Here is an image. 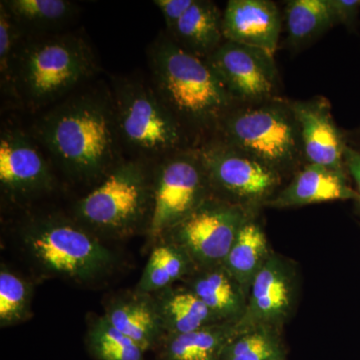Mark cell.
Wrapping results in <instances>:
<instances>
[{"label": "cell", "instance_id": "1", "mask_svg": "<svg viewBox=\"0 0 360 360\" xmlns=\"http://www.w3.org/2000/svg\"><path fill=\"white\" fill-rule=\"evenodd\" d=\"M32 135L68 176L101 181L122 160L115 99L110 89L82 90L44 113Z\"/></svg>", "mask_w": 360, "mask_h": 360}, {"label": "cell", "instance_id": "2", "mask_svg": "<svg viewBox=\"0 0 360 360\" xmlns=\"http://www.w3.org/2000/svg\"><path fill=\"white\" fill-rule=\"evenodd\" d=\"M148 61L151 86L193 146L198 148L212 139L236 103L212 66L184 51L167 32L149 44Z\"/></svg>", "mask_w": 360, "mask_h": 360}, {"label": "cell", "instance_id": "3", "mask_svg": "<svg viewBox=\"0 0 360 360\" xmlns=\"http://www.w3.org/2000/svg\"><path fill=\"white\" fill-rule=\"evenodd\" d=\"M18 236L23 252L45 276L92 283L110 274L117 264L115 253L101 238L73 217L30 215L21 221Z\"/></svg>", "mask_w": 360, "mask_h": 360}, {"label": "cell", "instance_id": "4", "mask_svg": "<svg viewBox=\"0 0 360 360\" xmlns=\"http://www.w3.org/2000/svg\"><path fill=\"white\" fill-rule=\"evenodd\" d=\"M212 139L248 153L284 181L307 165L300 124L290 99L284 96L236 104L220 122Z\"/></svg>", "mask_w": 360, "mask_h": 360}, {"label": "cell", "instance_id": "5", "mask_svg": "<svg viewBox=\"0 0 360 360\" xmlns=\"http://www.w3.org/2000/svg\"><path fill=\"white\" fill-rule=\"evenodd\" d=\"M153 168L146 160H120L77 201L73 219L99 238L146 236L153 210Z\"/></svg>", "mask_w": 360, "mask_h": 360}, {"label": "cell", "instance_id": "6", "mask_svg": "<svg viewBox=\"0 0 360 360\" xmlns=\"http://www.w3.org/2000/svg\"><path fill=\"white\" fill-rule=\"evenodd\" d=\"M96 68L91 47L79 35L25 39L14 66L16 98L37 110L58 103L92 77Z\"/></svg>", "mask_w": 360, "mask_h": 360}, {"label": "cell", "instance_id": "7", "mask_svg": "<svg viewBox=\"0 0 360 360\" xmlns=\"http://www.w3.org/2000/svg\"><path fill=\"white\" fill-rule=\"evenodd\" d=\"M111 91L122 148L135 158L160 160L181 149L195 148L150 84L135 78L115 77Z\"/></svg>", "mask_w": 360, "mask_h": 360}, {"label": "cell", "instance_id": "8", "mask_svg": "<svg viewBox=\"0 0 360 360\" xmlns=\"http://www.w3.org/2000/svg\"><path fill=\"white\" fill-rule=\"evenodd\" d=\"M155 165L153 215L146 233L153 245L213 196L198 148L181 149Z\"/></svg>", "mask_w": 360, "mask_h": 360}, {"label": "cell", "instance_id": "9", "mask_svg": "<svg viewBox=\"0 0 360 360\" xmlns=\"http://www.w3.org/2000/svg\"><path fill=\"white\" fill-rule=\"evenodd\" d=\"M198 148L214 198L258 213L284 186L281 175L219 139Z\"/></svg>", "mask_w": 360, "mask_h": 360}, {"label": "cell", "instance_id": "10", "mask_svg": "<svg viewBox=\"0 0 360 360\" xmlns=\"http://www.w3.org/2000/svg\"><path fill=\"white\" fill-rule=\"evenodd\" d=\"M258 213L219 198H208L162 239L182 248L198 269L224 264L243 224Z\"/></svg>", "mask_w": 360, "mask_h": 360}, {"label": "cell", "instance_id": "11", "mask_svg": "<svg viewBox=\"0 0 360 360\" xmlns=\"http://www.w3.org/2000/svg\"><path fill=\"white\" fill-rule=\"evenodd\" d=\"M205 60L236 104L283 96L274 56L262 49L224 40Z\"/></svg>", "mask_w": 360, "mask_h": 360}, {"label": "cell", "instance_id": "12", "mask_svg": "<svg viewBox=\"0 0 360 360\" xmlns=\"http://www.w3.org/2000/svg\"><path fill=\"white\" fill-rule=\"evenodd\" d=\"M56 176L32 134L4 127L0 135V187L11 202L34 200L53 191Z\"/></svg>", "mask_w": 360, "mask_h": 360}, {"label": "cell", "instance_id": "13", "mask_svg": "<svg viewBox=\"0 0 360 360\" xmlns=\"http://www.w3.org/2000/svg\"><path fill=\"white\" fill-rule=\"evenodd\" d=\"M295 297L293 267L272 252L251 284L245 312L234 324L236 335L258 328L281 330L292 314Z\"/></svg>", "mask_w": 360, "mask_h": 360}, {"label": "cell", "instance_id": "14", "mask_svg": "<svg viewBox=\"0 0 360 360\" xmlns=\"http://www.w3.org/2000/svg\"><path fill=\"white\" fill-rule=\"evenodd\" d=\"M291 108L302 134L305 160L347 175L345 165V129H340L333 115V106L326 97L292 101ZM349 177V176H348Z\"/></svg>", "mask_w": 360, "mask_h": 360}, {"label": "cell", "instance_id": "15", "mask_svg": "<svg viewBox=\"0 0 360 360\" xmlns=\"http://www.w3.org/2000/svg\"><path fill=\"white\" fill-rule=\"evenodd\" d=\"M283 23V13L271 0H229L222 16V32L226 41L274 56Z\"/></svg>", "mask_w": 360, "mask_h": 360}, {"label": "cell", "instance_id": "16", "mask_svg": "<svg viewBox=\"0 0 360 360\" xmlns=\"http://www.w3.org/2000/svg\"><path fill=\"white\" fill-rule=\"evenodd\" d=\"M349 177L321 165L307 163L269 201L274 208L300 207L328 201L356 200Z\"/></svg>", "mask_w": 360, "mask_h": 360}, {"label": "cell", "instance_id": "17", "mask_svg": "<svg viewBox=\"0 0 360 360\" xmlns=\"http://www.w3.org/2000/svg\"><path fill=\"white\" fill-rule=\"evenodd\" d=\"M103 316L144 352L158 350L165 336L155 296L135 290L116 296Z\"/></svg>", "mask_w": 360, "mask_h": 360}, {"label": "cell", "instance_id": "18", "mask_svg": "<svg viewBox=\"0 0 360 360\" xmlns=\"http://www.w3.org/2000/svg\"><path fill=\"white\" fill-rule=\"evenodd\" d=\"M181 283L191 288L220 321L236 324L245 312L248 295L224 264L198 269Z\"/></svg>", "mask_w": 360, "mask_h": 360}, {"label": "cell", "instance_id": "19", "mask_svg": "<svg viewBox=\"0 0 360 360\" xmlns=\"http://www.w3.org/2000/svg\"><path fill=\"white\" fill-rule=\"evenodd\" d=\"M222 16L214 2L193 0L176 25L165 32L184 51L205 59L224 41Z\"/></svg>", "mask_w": 360, "mask_h": 360}, {"label": "cell", "instance_id": "20", "mask_svg": "<svg viewBox=\"0 0 360 360\" xmlns=\"http://www.w3.org/2000/svg\"><path fill=\"white\" fill-rule=\"evenodd\" d=\"M153 295L165 335H184L222 322L186 284H175Z\"/></svg>", "mask_w": 360, "mask_h": 360}, {"label": "cell", "instance_id": "21", "mask_svg": "<svg viewBox=\"0 0 360 360\" xmlns=\"http://www.w3.org/2000/svg\"><path fill=\"white\" fill-rule=\"evenodd\" d=\"M271 253L257 215H252L241 226L224 265L248 296L251 284Z\"/></svg>", "mask_w": 360, "mask_h": 360}, {"label": "cell", "instance_id": "22", "mask_svg": "<svg viewBox=\"0 0 360 360\" xmlns=\"http://www.w3.org/2000/svg\"><path fill=\"white\" fill-rule=\"evenodd\" d=\"M236 335L234 323L220 322L184 335H165L158 360H220L225 345Z\"/></svg>", "mask_w": 360, "mask_h": 360}, {"label": "cell", "instance_id": "23", "mask_svg": "<svg viewBox=\"0 0 360 360\" xmlns=\"http://www.w3.org/2000/svg\"><path fill=\"white\" fill-rule=\"evenodd\" d=\"M195 270V264L186 251L174 243L161 239L153 245L135 290L155 295L181 283Z\"/></svg>", "mask_w": 360, "mask_h": 360}, {"label": "cell", "instance_id": "24", "mask_svg": "<svg viewBox=\"0 0 360 360\" xmlns=\"http://www.w3.org/2000/svg\"><path fill=\"white\" fill-rule=\"evenodd\" d=\"M283 20L286 44L295 51L309 46L335 27L328 0H290L286 2Z\"/></svg>", "mask_w": 360, "mask_h": 360}, {"label": "cell", "instance_id": "25", "mask_svg": "<svg viewBox=\"0 0 360 360\" xmlns=\"http://www.w3.org/2000/svg\"><path fill=\"white\" fill-rule=\"evenodd\" d=\"M4 2L26 37L51 32L68 25L77 16V4L68 0H6Z\"/></svg>", "mask_w": 360, "mask_h": 360}, {"label": "cell", "instance_id": "26", "mask_svg": "<svg viewBox=\"0 0 360 360\" xmlns=\"http://www.w3.org/2000/svg\"><path fill=\"white\" fill-rule=\"evenodd\" d=\"M220 360H286L281 330L258 328L239 333L225 345Z\"/></svg>", "mask_w": 360, "mask_h": 360}, {"label": "cell", "instance_id": "27", "mask_svg": "<svg viewBox=\"0 0 360 360\" xmlns=\"http://www.w3.org/2000/svg\"><path fill=\"white\" fill-rule=\"evenodd\" d=\"M86 347L96 360H146V352L105 317H97L87 331Z\"/></svg>", "mask_w": 360, "mask_h": 360}, {"label": "cell", "instance_id": "28", "mask_svg": "<svg viewBox=\"0 0 360 360\" xmlns=\"http://www.w3.org/2000/svg\"><path fill=\"white\" fill-rule=\"evenodd\" d=\"M32 288L25 278L2 264L0 267V326H15L30 319Z\"/></svg>", "mask_w": 360, "mask_h": 360}, {"label": "cell", "instance_id": "29", "mask_svg": "<svg viewBox=\"0 0 360 360\" xmlns=\"http://www.w3.org/2000/svg\"><path fill=\"white\" fill-rule=\"evenodd\" d=\"M26 34L0 2V80L1 91L16 98L14 89V66ZM18 99V98H16Z\"/></svg>", "mask_w": 360, "mask_h": 360}, {"label": "cell", "instance_id": "30", "mask_svg": "<svg viewBox=\"0 0 360 360\" xmlns=\"http://www.w3.org/2000/svg\"><path fill=\"white\" fill-rule=\"evenodd\" d=\"M335 26L343 25L354 32L359 25L360 0H328Z\"/></svg>", "mask_w": 360, "mask_h": 360}, {"label": "cell", "instance_id": "31", "mask_svg": "<svg viewBox=\"0 0 360 360\" xmlns=\"http://www.w3.org/2000/svg\"><path fill=\"white\" fill-rule=\"evenodd\" d=\"M193 2V0H156L153 2L165 18V32H170L176 25Z\"/></svg>", "mask_w": 360, "mask_h": 360}, {"label": "cell", "instance_id": "32", "mask_svg": "<svg viewBox=\"0 0 360 360\" xmlns=\"http://www.w3.org/2000/svg\"><path fill=\"white\" fill-rule=\"evenodd\" d=\"M345 165L348 176L354 180L356 186L355 191L357 193V200H355V203L357 213L360 214V151L347 146L345 149Z\"/></svg>", "mask_w": 360, "mask_h": 360}, {"label": "cell", "instance_id": "33", "mask_svg": "<svg viewBox=\"0 0 360 360\" xmlns=\"http://www.w3.org/2000/svg\"><path fill=\"white\" fill-rule=\"evenodd\" d=\"M345 141L347 146H352L360 151V123L354 129H345Z\"/></svg>", "mask_w": 360, "mask_h": 360}]
</instances>
